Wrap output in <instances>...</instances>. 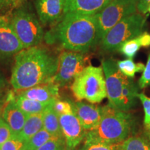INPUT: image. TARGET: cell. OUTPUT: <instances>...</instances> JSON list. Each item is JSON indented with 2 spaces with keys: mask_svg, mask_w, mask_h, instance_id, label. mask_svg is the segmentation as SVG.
<instances>
[{
  "mask_svg": "<svg viewBox=\"0 0 150 150\" xmlns=\"http://www.w3.org/2000/svg\"><path fill=\"white\" fill-rule=\"evenodd\" d=\"M147 12L150 13V4L149 6V7H148V9H147Z\"/></svg>",
  "mask_w": 150,
  "mask_h": 150,
  "instance_id": "cell-35",
  "label": "cell"
},
{
  "mask_svg": "<svg viewBox=\"0 0 150 150\" xmlns=\"http://www.w3.org/2000/svg\"><path fill=\"white\" fill-rule=\"evenodd\" d=\"M138 86L140 89L146 88L150 86V54L148 56L147 64L145 65L142 76L138 81Z\"/></svg>",
  "mask_w": 150,
  "mask_h": 150,
  "instance_id": "cell-29",
  "label": "cell"
},
{
  "mask_svg": "<svg viewBox=\"0 0 150 150\" xmlns=\"http://www.w3.org/2000/svg\"><path fill=\"white\" fill-rule=\"evenodd\" d=\"M59 88L57 84L50 82L18 91V95L45 104H54L59 99Z\"/></svg>",
  "mask_w": 150,
  "mask_h": 150,
  "instance_id": "cell-14",
  "label": "cell"
},
{
  "mask_svg": "<svg viewBox=\"0 0 150 150\" xmlns=\"http://www.w3.org/2000/svg\"><path fill=\"white\" fill-rule=\"evenodd\" d=\"M66 0H35V8L42 26L55 25L64 15Z\"/></svg>",
  "mask_w": 150,
  "mask_h": 150,
  "instance_id": "cell-12",
  "label": "cell"
},
{
  "mask_svg": "<svg viewBox=\"0 0 150 150\" xmlns=\"http://www.w3.org/2000/svg\"><path fill=\"white\" fill-rule=\"evenodd\" d=\"M0 150H1V149H0Z\"/></svg>",
  "mask_w": 150,
  "mask_h": 150,
  "instance_id": "cell-36",
  "label": "cell"
},
{
  "mask_svg": "<svg viewBox=\"0 0 150 150\" xmlns=\"http://www.w3.org/2000/svg\"><path fill=\"white\" fill-rule=\"evenodd\" d=\"M24 142L18 136L13 135L0 147L1 150H23Z\"/></svg>",
  "mask_w": 150,
  "mask_h": 150,
  "instance_id": "cell-28",
  "label": "cell"
},
{
  "mask_svg": "<svg viewBox=\"0 0 150 150\" xmlns=\"http://www.w3.org/2000/svg\"><path fill=\"white\" fill-rule=\"evenodd\" d=\"M44 40L49 44H59L69 51L88 53L100 44L96 14L67 13L45 34Z\"/></svg>",
  "mask_w": 150,
  "mask_h": 150,
  "instance_id": "cell-1",
  "label": "cell"
},
{
  "mask_svg": "<svg viewBox=\"0 0 150 150\" xmlns=\"http://www.w3.org/2000/svg\"><path fill=\"white\" fill-rule=\"evenodd\" d=\"M24 0H0V16L12 13L23 5Z\"/></svg>",
  "mask_w": 150,
  "mask_h": 150,
  "instance_id": "cell-27",
  "label": "cell"
},
{
  "mask_svg": "<svg viewBox=\"0 0 150 150\" xmlns=\"http://www.w3.org/2000/svg\"><path fill=\"white\" fill-rule=\"evenodd\" d=\"M146 18L144 15L136 12L121 20L103 37L100 42L102 50L107 52L118 51L122 43L143 32Z\"/></svg>",
  "mask_w": 150,
  "mask_h": 150,
  "instance_id": "cell-7",
  "label": "cell"
},
{
  "mask_svg": "<svg viewBox=\"0 0 150 150\" xmlns=\"http://www.w3.org/2000/svg\"><path fill=\"white\" fill-rule=\"evenodd\" d=\"M112 0H66L64 14L67 13H79L95 15L102 11Z\"/></svg>",
  "mask_w": 150,
  "mask_h": 150,
  "instance_id": "cell-16",
  "label": "cell"
},
{
  "mask_svg": "<svg viewBox=\"0 0 150 150\" xmlns=\"http://www.w3.org/2000/svg\"><path fill=\"white\" fill-rule=\"evenodd\" d=\"M120 150H150V137L145 132L131 135L121 142Z\"/></svg>",
  "mask_w": 150,
  "mask_h": 150,
  "instance_id": "cell-21",
  "label": "cell"
},
{
  "mask_svg": "<svg viewBox=\"0 0 150 150\" xmlns=\"http://www.w3.org/2000/svg\"><path fill=\"white\" fill-rule=\"evenodd\" d=\"M38 150H67L66 143L63 137H52Z\"/></svg>",
  "mask_w": 150,
  "mask_h": 150,
  "instance_id": "cell-26",
  "label": "cell"
},
{
  "mask_svg": "<svg viewBox=\"0 0 150 150\" xmlns=\"http://www.w3.org/2000/svg\"><path fill=\"white\" fill-rule=\"evenodd\" d=\"M72 105L81 124L87 132L96 128L102 117V107L81 101L72 102Z\"/></svg>",
  "mask_w": 150,
  "mask_h": 150,
  "instance_id": "cell-13",
  "label": "cell"
},
{
  "mask_svg": "<svg viewBox=\"0 0 150 150\" xmlns=\"http://www.w3.org/2000/svg\"><path fill=\"white\" fill-rule=\"evenodd\" d=\"M24 46L11 22L10 16H0V59H6L15 56Z\"/></svg>",
  "mask_w": 150,
  "mask_h": 150,
  "instance_id": "cell-11",
  "label": "cell"
},
{
  "mask_svg": "<svg viewBox=\"0 0 150 150\" xmlns=\"http://www.w3.org/2000/svg\"><path fill=\"white\" fill-rule=\"evenodd\" d=\"M42 129V113L29 115L27 116L23 128L18 136L25 142Z\"/></svg>",
  "mask_w": 150,
  "mask_h": 150,
  "instance_id": "cell-19",
  "label": "cell"
},
{
  "mask_svg": "<svg viewBox=\"0 0 150 150\" xmlns=\"http://www.w3.org/2000/svg\"><path fill=\"white\" fill-rule=\"evenodd\" d=\"M14 99L19 108L27 115H32V114L42 113L48 106L53 104H45V103L32 100V99H28L27 97L19 95L18 94L14 97Z\"/></svg>",
  "mask_w": 150,
  "mask_h": 150,
  "instance_id": "cell-20",
  "label": "cell"
},
{
  "mask_svg": "<svg viewBox=\"0 0 150 150\" xmlns=\"http://www.w3.org/2000/svg\"><path fill=\"white\" fill-rule=\"evenodd\" d=\"M120 144L107 143L86 137L83 145L79 150H120Z\"/></svg>",
  "mask_w": 150,
  "mask_h": 150,
  "instance_id": "cell-24",
  "label": "cell"
},
{
  "mask_svg": "<svg viewBox=\"0 0 150 150\" xmlns=\"http://www.w3.org/2000/svg\"><path fill=\"white\" fill-rule=\"evenodd\" d=\"M52 137L47 131L42 129L24 142L23 150H38Z\"/></svg>",
  "mask_w": 150,
  "mask_h": 150,
  "instance_id": "cell-23",
  "label": "cell"
},
{
  "mask_svg": "<svg viewBox=\"0 0 150 150\" xmlns=\"http://www.w3.org/2000/svg\"><path fill=\"white\" fill-rule=\"evenodd\" d=\"M13 135L8 125L0 117V147Z\"/></svg>",
  "mask_w": 150,
  "mask_h": 150,
  "instance_id": "cell-30",
  "label": "cell"
},
{
  "mask_svg": "<svg viewBox=\"0 0 150 150\" xmlns=\"http://www.w3.org/2000/svg\"><path fill=\"white\" fill-rule=\"evenodd\" d=\"M7 87L6 80L4 75L0 72V97H1L5 93V90Z\"/></svg>",
  "mask_w": 150,
  "mask_h": 150,
  "instance_id": "cell-33",
  "label": "cell"
},
{
  "mask_svg": "<svg viewBox=\"0 0 150 150\" xmlns=\"http://www.w3.org/2000/svg\"><path fill=\"white\" fill-rule=\"evenodd\" d=\"M150 47V33L142 32L134 38L126 41L120 47L118 51L129 59H132L141 47Z\"/></svg>",
  "mask_w": 150,
  "mask_h": 150,
  "instance_id": "cell-17",
  "label": "cell"
},
{
  "mask_svg": "<svg viewBox=\"0 0 150 150\" xmlns=\"http://www.w3.org/2000/svg\"><path fill=\"white\" fill-rule=\"evenodd\" d=\"M138 98L142 103L145 112L143 121L145 132L150 137V97H148L142 93L138 94Z\"/></svg>",
  "mask_w": 150,
  "mask_h": 150,
  "instance_id": "cell-25",
  "label": "cell"
},
{
  "mask_svg": "<svg viewBox=\"0 0 150 150\" xmlns=\"http://www.w3.org/2000/svg\"><path fill=\"white\" fill-rule=\"evenodd\" d=\"M4 104V101L1 99H0V110L1 109V107H2Z\"/></svg>",
  "mask_w": 150,
  "mask_h": 150,
  "instance_id": "cell-34",
  "label": "cell"
},
{
  "mask_svg": "<svg viewBox=\"0 0 150 150\" xmlns=\"http://www.w3.org/2000/svg\"><path fill=\"white\" fill-rule=\"evenodd\" d=\"M136 12V0H112L102 11L96 14L100 40H102L106 33L117 22Z\"/></svg>",
  "mask_w": 150,
  "mask_h": 150,
  "instance_id": "cell-8",
  "label": "cell"
},
{
  "mask_svg": "<svg viewBox=\"0 0 150 150\" xmlns=\"http://www.w3.org/2000/svg\"><path fill=\"white\" fill-rule=\"evenodd\" d=\"M137 11L142 15L147 13L148 7L150 4V0H136Z\"/></svg>",
  "mask_w": 150,
  "mask_h": 150,
  "instance_id": "cell-32",
  "label": "cell"
},
{
  "mask_svg": "<svg viewBox=\"0 0 150 150\" xmlns=\"http://www.w3.org/2000/svg\"><path fill=\"white\" fill-rule=\"evenodd\" d=\"M59 117L67 150H74L85 140L88 132L83 129L73 109L61 114Z\"/></svg>",
  "mask_w": 150,
  "mask_h": 150,
  "instance_id": "cell-10",
  "label": "cell"
},
{
  "mask_svg": "<svg viewBox=\"0 0 150 150\" xmlns=\"http://www.w3.org/2000/svg\"><path fill=\"white\" fill-rule=\"evenodd\" d=\"M11 84L16 91L52 81L59 56L40 45L24 49L14 56Z\"/></svg>",
  "mask_w": 150,
  "mask_h": 150,
  "instance_id": "cell-2",
  "label": "cell"
},
{
  "mask_svg": "<svg viewBox=\"0 0 150 150\" xmlns=\"http://www.w3.org/2000/svg\"><path fill=\"white\" fill-rule=\"evenodd\" d=\"M86 59L85 54L63 51L59 56V67L52 81L59 87L71 83L85 68Z\"/></svg>",
  "mask_w": 150,
  "mask_h": 150,
  "instance_id": "cell-9",
  "label": "cell"
},
{
  "mask_svg": "<svg viewBox=\"0 0 150 150\" xmlns=\"http://www.w3.org/2000/svg\"><path fill=\"white\" fill-rule=\"evenodd\" d=\"M134 129V117L129 112L106 104L102 107L99 125L88 132L86 137L107 143H121L131 136Z\"/></svg>",
  "mask_w": 150,
  "mask_h": 150,
  "instance_id": "cell-4",
  "label": "cell"
},
{
  "mask_svg": "<svg viewBox=\"0 0 150 150\" xmlns=\"http://www.w3.org/2000/svg\"><path fill=\"white\" fill-rule=\"evenodd\" d=\"M27 116L17 105L14 97H11L7 101L1 112V117L8 124L13 134L16 136H18L22 131Z\"/></svg>",
  "mask_w": 150,
  "mask_h": 150,
  "instance_id": "cell-15",
  "label": "cell"
},
{
  "mask_svg": "<svg viewBox=\"0 0 150 150\" xmlns=\"http://www.w3.org/2000/svg\"><path fill=\"white\" fill-rule=\"evenodd\" d=\"M52 106H53V108L55 110V112L58 114V115L70 111L71 110L73 109L72 102H68V101L61 100L60 99L56 100Z\"/></svg>",
  "mask_w": 150,
  "mask_h": 150,
  "instance_id": "cell-31",
  "label": "cell"
},
{
  "mask_svg": "<svg viewBox=\"0 0 150 150\" xmlns=\"http://www.w3.org/2000/svg\"><path fill=\"white\" fill-rule=\"evenodd\" d=\"M53 104L50 105L42 112L43 129L52 137H63L62 134L59 117L53 108Z\"/></svg>",
  "mask_w": 150,
  "mask_h": 150,
  "instance_id": "cell-18",
  "label": "cell"
},
{
  "mask_svg": "<svg viewBox=\"0 0 150 150\" xmlns=\"http://www.w3.org/2000/svg\"><path fill=\"white\" fill-rule=\"evenodd\" d=\"M10 20L24 49L40 45L44 40L42 24L38 18L26 6L22 5L15 9L11 13Z\"/></svg>",
  "mask_w": 150,
  "mask_h": 150,
  "instance_id": "cell-6",
  "label": "cell"
},
{
  "mask_svg": "<svg viewBox=\"0 0 150 150\" xmlns=\"http://www.w3.org/2000/svg\"><path fill=\"white\" fill-rule=\"evenodd\" d=\"M117 65L120 72L127 77L133 79L136 73L142 72L145 65L142 63H135L132 59L117 61Z\"/></svg>",
  "mask_w": 150,
  "mask_h": 150,
  "instance_id": "cell-22",
  "label": "cell"
},
{
  "mask_svg": "<svg viewBox=\"0 0 150 150\" xmlns=\"http://www.w3.org/2000/svg\"><path fill=\"white\" fill-rule=\"evenodd\" d=\"M71 91L78 101L86 100L91 104L102 102L107 97L102 67H86L73 80Z\"/></svg>",
  "mask_w": 150,
  "mask_h": 150,
  "instance_id": "cell-5",
  "label": "cell"
},
{
  "mask_svg": "<svg viewBox=\"0 0 150 150\" xmlns=\"http://www.w3.org/2000/svg\"><path fill=\"white\" fill-rule=\"evenodd\" d=\"M102 67L106 81L108 104L116 109L128 112L136 104L138 86L132 79L120 72L115 60H104Z\"/></svg>",
  "mask_w": 150,
  "mask_h": 150,
  "instance_id": "cell-3",
  "label": "cell"
}]
</instances>
